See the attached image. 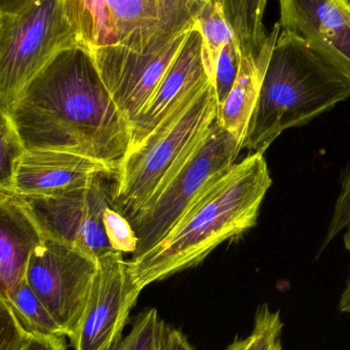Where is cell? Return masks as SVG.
<instances>
[{
    "mask_svg": "<svg viewBox=\"0 0 350 350\" xmlns=\"http://www.w3.org/2000/svg\"><path fill=\"white\" fill-rule=\"evenodd\" d=\"M8 114L27 150L77 154L116 174L131 145V124L80 46L64 51L41 72Z\"/></svg>",
    "mask_w": 350,
    "mask_h": 350,
    "instance_id": "6da1fadb",
    "label": "cell"
},
{
    "mask_svg": "<svg viewBox=\"0 0 350 350\" xmlns=\"http://www.w3.org/2000/svg\"><path fill=\"white\" fill-rule=\"evenodd\" d=\"M273 179L264 156L249 154L151 250L127 261L135 289L197 267L219 245L257 224Z\"/></svg>",
    "mask_w": 350,
    "mask_h": 350,
    "instance_id": "7a4b0ae2",
    "label": "cell"
},
{
    "mask_svg": "<svg viewBox=\"0 0 350 350\" xmlns=\"http://www.w3.org/2000/svg\"><path fill=\"white\" fill-rule=\"evenodd\" d=\"M349 98V80L303 39L281 29L242 150L264 154L284 131L310 122Z\"/></svg>",
    "mask_w": 350,
    "mask_h": 350,
    "instance_id": "3957f363",
    "label": "cell"
},
{
    "mask_svg": "<svg viewBox=\"0 0 350 350\" xmlns=\"http://www.w3.org/2000/svg\"><path fill=\"white\" fill-rule=\"evenodd\" d=\"M217 116V96L210 83L127 152L119 164L111 207L133 221L199 150Z\"/></svg>",
    "mask_w": 350,
    "mask_h": 350,
    "instance_id": "277c9868",
    "label": "cell"
},
{
    "mask_svg": "<svg viewBox=\"0 0 350 350\" xmlns=\"http://www.w3.org/2000/svg\"><path fill=\"white\" fill-rule=\"evenodd\" d=\"M79 46L63 0H21L1 10L0 112L8 114L41 72Z\"/></svg>",
    "mask_w": 350,
    "mask_h": 350,
    "instance_id": "5b68a950",
    "label": "cell"
},
{
    "mask_svg": "<svg viewBox=\"0 0 350 350\" xmlns=\"http://www.w3.org/2000/svg\"><path fill=\"white\" fill-rule=\"evenodd\" d=\"M242 150V144L216 120L184 167L131 222L138 239L133 258L160 244L228 174Z\"/></svg>",
    "mask_w": 350,
    "mask_h": 350,
    "instance_id": "8992f818",
    "label": "cell"
},
{
    "mask_svg": "<svg viewBox=\"0 0 350 350\" xmlns=\"http://www.w3.org/2000/svg\"><path fill=\"white\" fill-rule=\"evenodd\" d=\"M98 269V257L45 232L33 251L26 280L68 338L77 329Z\"/></svg>",
    "mask_w": 350,
    "mask_h": 350,
    "instance_id": "52a82bcc",
    "label": "cell"
},
{
    "mask_svg": "<svg viewBox=\"0 0 350 350\" xmlns=\"http://www.w3.org/2000/svg\"><path fill=\"white\" fill-rule=\"evenodd\" d=\"M195 27L197 23L147 51L112 44L88 53L113 102L131 126L160 88Z\"/></svg>",
    "mask_w": 350,
    "mask_h": 350,
    "instance_id": "ba28073f",
    "label": "cell"
},
{
    "mask_svg": "<svg viewBox=\"0 0 350 350\" xmlns=\"http://www.w3.org/2000/svg\"><path fill=\"white\" fill-rule=\"evenodd\" d=\"M104 176L108 175H95L84 183L49 195L22 198L45 232L98 257L113 251L103 226V214L110 207L112 198Z\"/></svg>",
    "mask_w": 350,
    "mask_h": 350,
    "instance_id": "9c48e42d",
    "label": "cell"
},
{
    "mask_svg": "<svg viewBox=\"0 0 350 350\" xmlns=\"http://www.w3.org/2000/svg\"><path fill=\"white\" fill-rule=\"evenodd\" d=\"M140 292L116 251L98 256V269L79 325L70 342L74 350H107L123 337Z\"/></svg>",
    "mask_w": 350,
    "mask_h": 350,
    "instance_id": "30bf717a",
    "label": "cell"
},
{
    "mask_svg": "<svg viewBox=\"0 0 350 350\" xmlns=\"http://www.w3.org/2000/svg\"><path fill=\"white\" fill-rule=\"evenodd\" d=\"M116 44L147 51L195 24L207 0H106Z\"/></svg>",
    "mask_w": 350,
    "mask_h": 350,
    "instance_id": "8fae6325",
    "label": "cell"
},
{
    "mask_svg": "<svg viewBox=\"0 0 350 350\" xmlns=\"http://www.w3.org/2000/svg\"><path fill=\"white\" fill-rule=\"evenodd\" d=\"M279 25L350 82V8L341 0H279Z\"/></svg>",
    "mask_w": 350,
    "mask_h": 350,
    "instance_id": "7c38bea8",
    "label": "cell"
},
{
    "mask_svg": "<svg viewBox=\"0 0 350 350\" xmlns=\"http://www.w3.org/2000/svg\"><path fill=\"white\" fill-rule=\"evenodd\" d=\"M211 83L203 61V40L195 27L160 88L132 126L129 151L139 147L172 113Z\"/></svg>",
    "mask_w": 350,
    "mask_h": 350,
    "instance_id": "4fadbf2b",
    "label": "cell"
},
{
    "mask_svg": "<svg viewBox=\"0 0 350 350\" xmlns=\"http://www.w3.org/2000/svg\"><path fill=\"white\" fill-rule=\"evenodd\" d=\"M98 174H114L103 162L68 152L27 150L14 167L12 195H49Z\"/></svg>",
    "mask_w": 350,
    "mask_h": 350,
    "instance_id": "5bb4252c",
    "label": "cell"
},
{
    "mask_svg": "<svg viewBox=\"0 0 350 350\" xmlns=\"http://www.w3.org/2000/svg\"><path fill=\"white\" fill-rule=\"evenodd\" d=\"M45 230L20 196L0 193V295L6 296L26 278L33 251Z\"/></svg>",
    "mask_w": 350,
    "mask_h": 350,
    "instance_id": "9a60e30c",
    "label": "cell"
},
{
    "mask_svg": "<svg viewBox=\"0 0 350 350\" xmlns=\"http://www.w3.org/2000/svg\"><path fill=\"white\" fill-rule=\"evenodd\" d=\"M281 32L279 23L267 34L259 53L242 51L240 72L225 102L218 108L217 121L220 126L244 143L249 121L256 107L271 51Z\"/></svg>",
    "mask_w": 350,
    "mask_h": 350,
    "instance_id": "2e32d148",
    "label": "cell"
},
{
    "mask_svg": "<svg viewBox=\"0 0 350 350\" xmlns=\"http://www.w3.org/2000/svg\"><path fill=\"white\" fill-rule=\"evenodd\" d=\"M80 46L90 51L116 44L106 0H63Z\"/></svg>",
    "mask_w": 350,
    "mask_h": 350,
    "instance_id": "e0dca14e",
    "label": "cell"
},
{
    "mask_svg": "<svg viewBox=\"0 0 350 350\" xmlns=\"http://www.w3.org/2000/svg\"><path fill=\"white\" fill-rule=\"evenodd\" d=\"M195 21L203 40V66L212 83L220 55L236 35L226 18L222 0H207Z\"/></svg>",
    "mask_w": 350,
    "mask_h": 350,
    "instance_id": "ac0fdd59",
    "label": "cell"
},
{
    "mask_svg": "<svg viewBox=\"0 0 350 350\" xmlns=\"http://www.w3.org/2000/svg\"><path fill=\"white\" fill-rule=\"evenodd\" d=\"M226 18L234 30L240 51L257 53L262 49L267 33L263 16L267 0H222Z\"/></svg>",
    "mask_w": 350,
    "mask_h": 350,
    "instance_id": "d6986e66",
    "label": "cell"
},
{
    "mask_svg": "<svg viewBox=\"0 0 350 350\" xmlns=\"http://www.w3.org/2000/svg\"><path fill=\"white\" fill-rule=\"evenodd\" d=\"M0 298L10 304L18 320L32 334L67 337L47 306L31 289L26 278L8 295H0Z\"/></svg>",
    "mask_w": 350,
    "mask_h": 350,
    "instance_id": "ffe728a7",
    "label": "cell"
},
{
    "mask_svg": "<svg viewBox=\"0 0 350 350\" xmlns=\"http://www.w3.org/2000/svg\"><path fill=\"white\" fill-rule=\"evenodd\" d=\"M283 329L281 312H273L267 304H261L255 314L252 333L247 338H236L224 350H283Z\"/></svg>",
    "mask_w": 350,
    "mask_h": 350,
    "instance_id": "44dd1931",
    "label": "cell"
},
{
    "mask_svg": "<svg viewBox=\"0 0 350 350\" xmlns=\"http://www.w3.org/2000/svg\"><path fill=\"white\" fill-rule=\"evenodd\" d=\"M164 325L158 310L149 308L137 317L127 336L107 350H160Z\"/></svg>",
    "mask_w": 350,
    "mask_h": 350,
    "instance_id": "7402d4cb",
    "label": "cell"
},
{
    "mask_svg": "<svg viewBox=\"0 0 350 350\" xmlns=\"http://www.w3.org/2000/svg\"><path fill=\"white\" fill-rule=\"evenodd\" d=\"M0 137V193L12 195L14 167L27 149L12 117L5 113H1Z\"/></svg>",
    "mask_w": 350,
    "mask_h": 350,
    "instance_id": "603a6c76",
    "label": "cell"
},
{
    "mask_svg": "<svg viewBox=\"0 0 350 350\" xmlns=\"http://www.w3.org/2000/svg\"><path fill=\"white\" fill-rule=\"evenodd\" d=\"M240 62L242 51L240 43L236 38L225 45L216 66L212 85L214 86L217 96L218 108L225 102L230 90L234 88L240 72Z\"/></svg>",
    "mask_w": 350,
    "mask_h": 350,
    "instance_id": "cb8c5ba5",
    "label": "cell"
},
{
    "mask_svg": "<svg viewBox=\"0 0 350 350\" xmlns=\"http://www.w3.org/2000/svg\"><path fill=\"white\" fill-rule=\"evenodd\" d=\"M102 220L113 251L133 255L138 248V239L131 222L111 206L105 210Z\"/></svg>",
    "mask_w": 350,
    "mask_h": 350,
    "instance_id": "d4e9b609",
    "label": "cell"
},
{
    "mask_svg": "<svg viewBox=\"0 0 350 350\" xmlns=\"http://www.w3.org/2000/svg\"><path fill=\"white\" fill-rule=\"evenodd\" d=\"M31 336L10 304L0 298V350H24Z\"/></svg>",
    "mask_w": 350,
    "mask_h": 350,
    "instance_id": "484cf974",
    "label": "cell"
},
{
    "mask_svg": "<svg viewBox=\"0 0 350 350\" xmlns=\"http://www.w3.org/2000/svg\"><path fill=\"white\" fill-rule=\"evenodd\" d=\"M350 224V166L343 177L340 193L335 204L332 219L329 224L323 248H326Z\"/></svg>",
    "mask_w": 350,
    "mask_h": 350,
    "instance_id": "4316f807",
    "label": "cell"
},
{
    "mask_svg": "<svg viewBox=\"0 0 350 350\" xmlns=\"http://www.w3.org/2000/svg\"><path fill=\"white\" fill-rule=\"evenodd\" d=\"M160 350H197L182 331L164 325Z\"/></svg>",
    "mask_w": 350,
    "mask_h": 350,
    "instance_id": "83f0119b",
    "label": "cell"
},
{
    "mask_svg": "<svg viewBox=\"0 0 350 350\" xmlns=\"http://www.w3.org/2000/svg\"><path fill=\"white\" fill-rule=\"evenodd\" d=\"M64 339L65 337L32 334L24 350H67Z\"/></svg>",
    "mask_w": 350,
    "mask_h": 350,
    "instance_id": "f1b7e54d",
    "label": "cell"
},
{
    "mask_svg": "<svg viewBox=\"0 0 350 350\" xmlns=\"http://www.w3.org/2000/svg\"><path fill=\"white\" fill-rule=\"evenodd\" d=\"M339 310H340L341 312L350 314V267L347 285H345V291H343L342 295H341L340 302H339Z\"/></svg>",
    "mask_w": 350,
    "mask_h": 350,
    "instance_id": "f546056e",
    "label": "cell"
},
{
    "mask_svg": "<svg viewBox=\"0 0 350 350\" xmlns=\"http://www.w3.org/2000/svg\"><path fill=\"white\" fill-rule=\"evenodd\" d=\"M21 0H1V4H0V8H1V10H8V8H12L14 4L18 3Z\"/></svg>",
    "mask_w": 350,
    "mask_h": 350,
    "instance_id": "4dcf8cb0",
    "label": "cell"
},
{
    "mask_svg": "<svg viewBox=\"0 0 350 350\" xmlns=\"http://www.w3.org/2000/svg\"><path fill=\"white\" fill-rule=\"evenodd\" d=\"M345 248L350 251V224L349 226H347V232H345Z\"/></svg>",
    "mask_w": 350,
    "mask_h": 350,
    "instance_id": "1f68e13d",
    "label": "cell"
},
{
    "mask_svg": "<svg viewBox=\"0 0 350 350\" xmlns=\"http://www.w3.org/2000/svg\"><path fill=\"white\" fill-rule=\"evenodd\" d=\"M341 1H342L343 3L345 4V5L349 6V8H350V0H341Z\"/></svg>",
    "mask_w": 350,
    "mask_h": 350,
    "instance_id": "d6a6232c",
    "label": "cell"
},
{
    "mask_svg": "<svg viewBox=\"0 0 350 350\" xmlns=\"http://www.w3.org/2000/svg\"><path fill=\"white\" fill-rule=\"evenodd\" d=\"M160 347H162V345H160Z\"/></svg>",
    "mask_w": 350,
    "mask_h": 350,
    "instance_id": "836d02e7",
    "label": "cell"
}]
</instances>
